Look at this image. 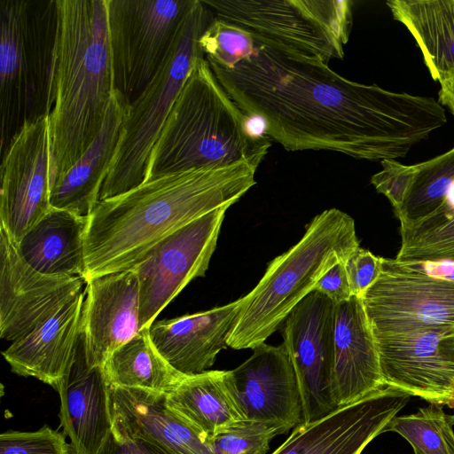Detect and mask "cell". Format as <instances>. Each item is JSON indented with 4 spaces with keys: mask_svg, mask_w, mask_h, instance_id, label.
Returning <instances> with one entry per match:
<instances>
[{
    "mask_svg": "<svg viewBox=\"0 0 454 454\" xmlns=\"http://www.w3.org/2000/svg\"><path fill=\"white\" fill-rule=\"evenodd\" d=\"M257 43L232 69L208 64L236 105L287 151L396 160L447 122L431 97L356 82L322 61Z\"/></svg>",
    "mask_w": 454,
    "mask_h": 454,
    "instance_id": "obj_1",
    "label": "cell"
},
{
    "mask_svg": "<svg viewBox=\"0 0 454 454\" xmlns=\"http://www.w3.org/2000/svg\"><path fill=\"white\" fill-rule=\"evenodd\" d=\"M258 167L241 160L168 173L99 200L89 215L85 283L134 268L168 235L238 202L256 184Z\"/></svg>",
    "mask_w": 454,
    "mask_h": 454,
    "instance_id": "obj_2",
    "label": "cell"
},
{
    "mask_svg": "<svg viewBox=\"0 0 454 454\" xmlns=\"http://www.w3.org/2000/svg\"><path fill=\"white\" fill-rule=\"evenodd\" d=\"M107 5L108 0H55L46 104L51 186L93 142L114 90Z\"/></svg>",
    "mask_w": 454,
    "mask_h": 454,
    "instance_id": "obj_3",
    "label": "cell"
},
{
    "mask_svg": "<svg viewBox=\"0 0 454 454\" xmlns=\"http://www.w3.org/2000/svg\"><path fill=\"white\" fill-rule=\"evenodd\" d=\"M270 139L224 90L205 57L197 58L151 153L145 180L247 160L260 165Z\"/></svg>",
    "mask_w": 454,
    "mask_h": 454,
    "instance_id": "obj_4",
    "label": "cell"
},
{
    "mask_svg": "<svg viewBox=\"0 0 454 454\" xmlns=\"http://www.w3.org/2000/svg\"><path fill=\"white\" fill-rule=\"evenodd\" d=\"M358 247L350 215L337 208L317 215L301 239L274 258L258 284L241 298L227 345L234 349H254L264 343L314 291L323 275Z\"/></svg>",
    "mask_w": 454,
    "mask_h": 454,
    "instance_id": "obj_5",
    "label": "cell"
},
{
    "mask_svg": "<svg viewBox=\"0 0 454 454\" xmlns=\"http://www.w3.org/2000/svg\"><path fill=\"white\" fill-rule=\"evenodd\" d=\"M215 15L194 0L161 67L129 104L99 200L130 191L145 180L151 153L194 60L204 57L200 38Z\"/></svg>",
    "mask_w": 454,
    "mask_h": 454,
    "instance_id": "obj_6",
    "label": "cell"
},
{
    "mask_svg": "<svg viewBox=\"0 0 454 454\" xmlns=\"http://www.w3.org/2000/svg\"><path fill=\"white\" fill-rule=\"evenodd\" d=\"M1 145L46 114L55 0H0Z\"/></svg>",
    "mask_w": 454,
    "mask_h": 454,
    "instance_id": "obj_7",
    "label": "cell"
},
{
    "mask_svg": "<svg viewBox=\"0 0 454 454\" xmlns=\"http://www.w3.org/2000/svg\"><path fill=\"white\" fill-rule=\"evenodd\" d=\"M215 17L257 41L325 64L342 59L352 27L349 0H202Z\"/></svg>",
    "mask_w": 454,
    "mask_h": 454,
    "instance_id": "obj_8",
    "label": "cell"
},
{
    "mask_svg": "<svg viewBox=\"0 0 454 454\" xmlns=\"http://www.w3.org/2000/svg\"><path fill=\"white\" fill-rule=\"evenodd\" d=\"M194 0H108L114 90L132 103L154 77Z\"/></svg>",
    "mask_w": 454,
    "mask_h": 454,
    "instance_id": "obj_9",
    "label": "cell"
},
{
    "mask_svg": "<svg viewBox=\"0 0 454 454\" xmlns=\"http://www.w3.org/2000/svg\"><path fill=\"white\" fill-rule=\"evenodd\" d=\"M361 298L374 337L454 327V282L395 259Z\"/></svg>",
    "mask_w": 454,
    "mask_h": 454,
    "instance_id": "obj_10",
    "label": "cell"
},
{
    "mask_svg": "<svg viewBox=\"0 0 454 454\" xmlns=\"http://www.w3.org/2000/svg\"><path fill=\"white\" fill-rule=\"evenodd\" d=\"M229 207L215 209L158 243L134 268L139 283L140 330L194 278L205 276Z\"/></svg>",
    "mask_w": 454,
    "mask_h": 454,
    "instance_id": "obj_11",
    "label": "cell"
},
{
    "mask_svg": "<svg viewBox=\"0 0 454 454\" xmlns=\"http://www.w3.org/2000/svg\"><path fill=\"white\" fill-rule=\"evenodd\" d=\"M335 305L313 291L287 316L282 336L294 366L302 407V424L339 407L332 391Z\"/></svg>",
    "mask_w": 454,
    "mask_h": 454,
    "instance_id": "obj_12",
    "label": "cell"
},
{
    "mask_svg": "<svg viewBox=\"0 0 454 454\" xmlns=\"http://www.w3.org/2000/svg\"><path fill=\"white\" fill-rule=\"evenodd\" d=\"M51 140L46 114L11 139L1 165L0 228L15 243L51 208Z\"/></svg>",
    "mask_w": 454,
    "mask_h": 454,
    "instance_id": "obj_13",
    "label": "cell"
},
{
    "mask_svg": "<svg viewBox=\"0 0 454 454\" xmlns=\"http://www.w3.org/2000/svg\"><path fill=\"white\" fill-rule=\"evenodd\" d=\"M374 338L386 385L449 405L454 396V327Z\"/></svg>",
    "mask_w": 454,
    "mask_h": 454,
    "instance_id": "obj_14",
    "label": "cell"
},
{
    "mask_svg": "<svg viewBox=\"0 0 454 454\" xmlns=\"http://www.w3.org/2000/svg\"><path fill=\"white\" fill-rule=\"evenodd\" d=\"M84 279L43 274L20 254L0 228V337L14 341L51 317L82 291Z\"/></svg>",
    "mask_w": 454,
    "mask_h": 454,
    "instance_id": "obj_15",
    "label": "cell"
},
{
    "mask_svg": "<svg viewBox=\"0 0 454 454\" xmlns=\"http://www.w3.org/2000/svg\"><path fill=\"white\" fill-rule=\"evenodd\" d=\"M411 396L385 385L318 420L301 424L272 454H361L385 433Z\"/></svg>",
    "mask_w": 454,
    "mask_h": 454,
    "instance_id": "obj_16",
    "label": "cell"
},
{
    "mask_svg": "<svg viewBox=\"0 0 454 454\" xmlns=\"http://www.w3.org/2000/svg\"><path fill=\"white\" fill-rule=\"evenodd\" d=\"M231 370L247 419L275 427L279 434L302 424L297 379L288 352L265 342Z\"/></svg>",
    "mask_w": 454,
    "mask_h": 454,
    "instance_id": "obj_17",
    "label": "cell"
},
{
    "mask_svg": "<svg viewBox=\"0 0 454 454\" xmlns=\"http://www.w3.org/2000/svg\"><path fill=\"white\" fill-rule=\"evenodd\" d=\"M80 331L90 368L107 357L140 331L139 283L130 269L86 282Z\"/></svg>",
    "mask_w": 454,
    "mask_h": 454,
    "instance_id": "obj_18",
    "label": "cell"
},
{
    "mask_svg": "<svg viewBox=\"0 0 454 454\" xmlns=\"http://www.w3.org/2000/svg\"><path fill=\"white\" fill-rule=\"evenodd\" d=\"M378 348L362 298L335 305L332 391L341 407L381 388Z\"/></svg>",
    "mask_w": 454,
    "mask_h": 454,
    "instance_id": "obj_19",
    "label": "cell"
},
{
    "mask_svg": "<svg viewBox=\"0 0 454 454\" xmlns=\"http://www.w3.org/2000/svg\"><path fill=\"white\" fill-rule=\"evenodd\" d=\"M54 389L60 398V426L74 454H98L113 427L109 386L101 367L88 366L81 333L70 369Z\"/></svg>",
    "mask_w": 454,
    "mask_h": 454,
    "instance_id": "obj_20",
    "label": "cell"
},
{
    "mask_svg": "<svg viewBox=\"0 0 454 454\" xmlns=\"http://www.w3.org/2000/svg\"><path fill=\"white\" fill-rule=\"evenodd\" d=\"M113 426L165 454H216L211 441L166 403V395L109 387Z\"/></svg>",
    "mask_w": 454,
    "mask_h": 454,
    "instance_id": "obj_21",
    "label": "cell"
},
{
    "mask_svg": "<svg viewBox=\"0 0 454 454\" xmlns=\"http://www.w3.org/2000/svg\"><path fill=\"white\" fill-rule=\"evenodd\" d=\"M241 298L207 311L155 322L151 340L161 356L183 375L208 371L227 345Z\"/></svg>",
    "mask_w": 454,
    "mask_h": 454,
    "instance_id": "obj_22",
    "label": "cell"
},
{
    "mask_svg": "<svg viewBox=\"0 0 454 454\" xmlns=\"http://www.w3.org/2000/svg\"><path fill=\"white\" fill-rule=\"evenodd\" d=\"M85 292L81 291L2 355L12 372L34 377L53 388L67 375L80 337Z\"/></svg>",
    "mask_w": 454,
    "mask_h": 454,
    "instance_id": "obj_23",
    "label": "cell"
},
{
    "mask_svg": "<svg viewBox=\"0 0 454 454\" xmlns=\"http://www.w3.org/2000/svg\"><path fill=\"white\" fill-rule=\"evenodd\" d=\"M129 102L117 90L111 95L97 137L67 173L51 186V206L89 216L99 201Z\"/></svg>",
    "mask_w": 454,
    "mask_h": 454,
    "instance_id": "obj_24",
    "label": "cell"
},
{
    "mask_svg": "<svg viewBox=\"0 0 454 454\" xmlns=\"http://www.w3.org/2000/svg\"><path fill=\"white\" fill-rule=\"evenodd\" d=\"M88 222L89 216L51 207L16 243L18 251L32 268L43 274L84 279Z\"/></svg>",
    "mask_w": 454,
    "mask_h": 454,
    "instance_id": "obj_25",
    "label": "cell"
},
{
    "mask_svg": "<svg viewBox=\"0 0 454 454\" xmlns=\"http://www.w3.org/2000/svg\"><path fill=\"white\" fill-rule=\"evenodd\" d=\"M166 403L209 439L223 428L247 419L231 371L208 370L184 376L166 395Z\"/></svg>",
    "mask_w": 454,
    "mask_h": 454,
    "instance_id": "obj_26",
    "label": "cell"
},
{
    "mask_svg": "<svg viewBox=\"0 0 454 454\" xmlns=\"http://www.w3.org/2000/svg\"><path fill=\"white\" fill-rule=\"evenodd\" d=\"M395 20L411 34L432 78L454 74V0H389Z\"/></svg>",
    "mask_w": 454,
    "mask_h": 454,
    "instance_id": "obj_27",
    "label": "cell"
},
{
    "mask_svg": "<svg viewBox=\"0 0 454 454\" xmlns=\"http://www.w3.org/2000/svg\"><path fill=\"white\" fill-rule=\"evenodd\" d=\"M149 330L150 327L141 329L107 357L102 370L109 387L138 388L167 395L186 376L161 356Z\"/></svg>",
    "mask_w": 454,
    "mask_h": 454,
    "instance_id": "obj_28",
    "label": "cell"
},
{
    "mask_svg": "<svg viewBox=\"0 0 454 454\" xmlns=\"http://www.w3.org/2000/svg\"><path fill=\"white\" fill-rule=\"evenodd\" d=\"M408 187L395 210L400 226L417 223L441 208L454 193V147L433 159L406 165Z\"/></svg>",
    "mask_w": 454,
    "mask_h": 454,
    "instance_id": "obj_29",
    "label": "cell"
},
{
    "mask_svg": "<svg viewBox=\"0 0 454 454\" xmlns=\"http://www.w3.org/2000/svg\"><path fill=\"white\" fill-rule=\"evenodd\" d=\"M454 414L430 403L415 413L395 416L386 432H395L412 447L414 454H454Z\"/></svg>",
    "mask_w": 454,
    "mask_h": 454,
    "instance_id": "obj_30",
    "label": "cell"
},
{
    "mask_svg": "<svg viewBox=\"0 0 454 454\" xmlns=\"http://www.w3.org/2000/svg\"><path fill=\"white\" fill-rule=\"evenodd\" d=\"M399 262H449L454 263V214L429 216L409 226H400Z\"/></svg>",
    "mask_w": 454,
    "mask_h": 454,
    "instance_id": "obj_31",
    "label": "cell"
},
{
    "mask_svg": "<svg viewBox=\"0 0 454 454\" xmlns=\"http://www.w3.org/2000/svg\"><path fill=\"white\" fill-rule=\"evenodd\" d=\"M200 46L209 64L232 69L255 52L256 39L242 27L214 17L200 38Z\"/></svg>",
    "mask_w": 454,
    "mask_h": 454,
    "instance_id": "obj_32",
    "label": "cell"
},
{
    "mask_svg": "<svg viewBox=\"0 0 454 454\" xmlns=\"http://www.w3.org/2000/svg\"><path fill=\"white\" fill-rule=\"evenodd\" d=\"M278 434L273 427L247 419L223 428L210 441L216 454H266Z\"/></svg>",
    "mask_w": 454,
    "mask_h": 454,
    "instance_id": "obj_33",
    "label": "cell"
},
{
    "mask_svg": "<svg viewBox=\"0 0 454 454\" xmlns=\"http://www.w3.org/2000/svg\"><path fill=\"white\" fill-rule=\"evenodd\" d=\"M0 454H74L64 433L44 426L36 431L0 434Z\"/></svg>",
    "mask_w": 454,
    "mask_h": 454,
    "instance_id": "obj_34",
    "label": "cell"
},
{
    "mask_svg": "<svg viewBox=\"0 0 454 454\" xmlns=\"http://www.w3.org/2000/svg\"><path fill=\"white\" fill-rule=\"evenodd\" d=\"M344 263L351 294L361 297L379 277L381 257L359 247Z\"/></svg>",
    "mask_w": 454,
    "mask_h": 454,
    "instance_id": "obj_35",
    "label": "cell"
},
{
    "mask_svg": "<svg viewBox=\"0 0 454 454\" xmlns=\"http://www.w3.org/2000/svg\"><path fill=\"white\" fill-rule=\"evenodd\" d=\"M98 454H165L152 442L128 435L113 426Z\"/></svg>",
    "mask_w": 454,
    "mask_h": 454,
    "instance_id": "obj_36",
    "label": "cell"
},
{
    "mask_svg": "<svg viewBox=\"0 0 454 454\" xmlns=\"http://www.w3.org/2000/svg\"><path fill=\"white\" fill-rule=\"evenodd\" d=\"M344 262L341 261L327 270L314 288V291L326 296L334 305L348 301L352 297Z\"/></svg>",
    "mask_w": 454,
    "mask_h": 454,
    "instance_id": "obj_37",
    "label": "cell"
},
{
    "mask_svg": "<svg viewBox=\"0 0 454 454\" xmlns=\"http://www.w3.org/2000/svg\"><path fill=\"white\" fill-rule=\"evenodd\" d=\"M430 276L454 282V263L449 262H403Z\"/></svg>",
    "mask_w": 454,
    "mask_h": 454,
    "instance_id": "obj_38",
    "label": "cell"
},
{
    "mask_svg": "<svg viewBox=\"0 0 454 454\" xmlns=\"http://www.w3.org/2000/svg\"><path fill=\"white\" fill-rule=\"evenodd\" d=\"M439 100L454 115V74L440 82Z\"/></svg>",
    "mask_w": 454,
    "mask_h": 454,
    "instance_id": "obj_39",
    "label": "cell"
},
{
    "mask_svg": "<svg viewBox=\"0 0 454 454\" xmlns=\"http://www.w3.org/2000/svg\"><path fill=\"white\" fill-rule=\"evenodd\" d=\"M450 408H454V396L453 398L451 399L450 403H449V405Z\"/></svg>",
    "mask_w": 454,
    "mask_h": 454,
    "instance_id": "obj_40",
    "label": "cell"
}]
</instances>
